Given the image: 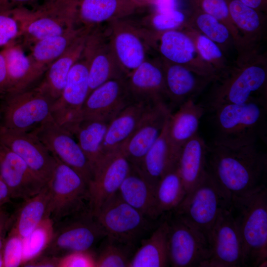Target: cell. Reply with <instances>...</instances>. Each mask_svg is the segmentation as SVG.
Listing matches in <instances>:
<instances>
[{
  "mask_svg": "<svg viewBox=\"0 0 267 267\" xmlns=\"http://www.w3.org/2000/svg\"><path fill=\"white\" fill-rule=\"evenodd\" d=\"M206 170L230 197L242 195L266 185L267 154L251 144L230 147L208 145Z\"/></svg>",
  "mask_w": 267,
  "mask_h": 267,
  "instance_id": "1",
  "label": "cell"
},
{
  "mask_svg": "<svg viewBox=\"0 0 267 267\" xmlns=\"http://www.w3.org/2000/svg\"><path fill=\"white\" fill-rule=\"evenodd\" d=\"M206 105L210 111L223 105L267 99V58L253 49L238 53L234 65L218 75L212 83Z\"/></svg>",
  "mask_w": 267,
  "mask_h": 267,
  "instance_id": "2",
  "label": "cell"
},
{
  "mask_svg": "<svg viewBox=\"0 0 267 267\" xmlns=\"http://www.w3.org/2000/svg\"><path fill=\"white\" fill-rule=\"evenodd\" d=\"M211 112L213 143L240 147L267 141V99H256L239 104L220 106Z\"/></svg>",
  "mask_w": 267,
  "mask_h": 267,
  "instance_id": "3",
  "label": "cell"
},
{
  "mask_svg": "<svg viewBox=\"0 0 267 267\" xmlns=\"http://www.w3.org/2000/svg\"><path fill=\"white\" fill-rule=\"evenodd\" d=\"M230 209L242 241L243 267H267L266 186L231 196Z\"/></svg>",
  "mask_w": 267,
  "mask_h": 267,
  "instance_id": "4",
  "label": "cell"
},
{
  "mask_svg": "<svg viewBox=\"0 0 267 267\" xmlns=\"http://www.w3.org/2000/svg\"><path fill=\"white\" fill-rule=\"evenodd\" d=\"M79 1L45 0L34 9L14 7L21 23L24 44L31 45L39 40L79 27L77 24Z\"/></svg>",
  "mask_w": 267,
  "mask_h": 267,
  "instance_id": "5",
  "label": "cell"
},
{
  "mask_svg": "<svg viewBox=\"0 0 267 267\" xmlns=\"http://www.w3.org/2000/svg\"><path fill=\"white\" fill-rule=\"evenodd\" d=\"M230 198L206 170L202 179L172 212L201 232L208 240L218 216L230 206Z\"/></svg>",
  "mask_w": 267,
  "mask_h": 267,
  "instance_id": "6",
  "label": "cell"
},
{
  "mask_svg": "<svg viewBox=\"0 0 267 267\" xmlns=\"http://www.w3.org/2000/svg\"><path fill=\"white\" fill-rule=\"evenodd\" d=\"M55 158V166L47 183L49 197L47 217L53 223L90 210L88 183L77 171Z\"/></svg>",
  "mask_w": 267,
  "mask_h": 267,
  "instance_id": "7",
  "label": "cell"
},
{
  "mask_svg": "<svg viewBox=\"0 0 267 267\" xmlns=\"http://www.w3.org/2000/svg\"><path fill=\"white\" fill-rule=\"evenodd\" d=\"M0 127L30 132L51 117L53 101L36 86L0 97Z\"/></svg>",
  "mask_w": 267,
  "mask_h": 267,
  "instance_id": "8",
  "label": "cell"
},
{
  "mask_svg": "<svg viewBox=\"0 0 267 267\" xmlns=\"http://www.w3.org/2000/svg\"><path fill=\"white\" fill-rule=\"evenodd\" d=\"M105 234L90 210L53 223L50 241L41 254L61 258L75 251L90 250Z\"/></svg>",
  "mask_w": 267,
  "mask_h": 267,
  "instance_id": "9",
  "label": "cell"
},
{
  "mask_svg": "<svg viewBox=\"0 0 267 267\" xmlns=\"http://www.w3.org/2000/svg\"><path fill=\"white\" fill-rule=\"evenodd\" d=\"M164 216L169 225L168 253L170 266L207 267L210 257L206 237L172 212Z\"/></svg>",
  "mask_w": 267,
  "mask_h": 267,
  "instance_id": "10",
  "label": "cell"
},
{
  "mask_svg": "<svg viewBox=\"0 0 267 267\" xmlns=\"http://www.w3.org/2000/svg\"><path fill=\"white\" fill-rule=\"evenodd\" d=\"M107 239L133 246L153 221L123 200L118 193L94 216Z\"/></svg>",
  "mask_w": 267,
  "mask_h": 267,
  "instance_id": "11",
  "label": "cell"
},
{
  "mask_svg": "<svg viewBox=\"0 0 267 267\" xmlns=\"http://www.w3.org/2000/svg\"><path fill=\"white\" fill-rule=\"evenodd\" d=\"M144 32L150 49L156 51L162 59L203 76L217 77L216 70L201 58L192 39L182 30Z\"/></svg>",
  "mask_w": 267,
  "mask_h": 267,
  "instance_id": "12",
  "label": "cell"
},
{
  "mask_svg": "<svg viewBox=\"0 0 267 267\" xmlns=\"http://www.w3.org/2000/svg\"><path fill=\"white\" fill-rule=\"evenodd\" d=\"M89 92L88 64L81 55L71 68L60 96L53 102L52 119L73 134L82 120V109Z\"/></svg>",
  "mask_w": 267,
  "mask_h": 267,
  "instance_id": "13",
  "label": "cell"
},
{
  "mask_svg": "<svg viewBox=\"0 0 267 267\" xmlns=\"http://www.w3.org/2000/svg\"><path fill=\"white\" fill-rule=\"evenodd\" d=\"M131 167L132 164L122 146L105 153L96 164L88 184L89 208L94 216L107 201L118 192Z\"/></svg>",
  "mask_w": 267,
  "mask_h": 267,
  "instance_id": "14",
  "label": "cell"
},
{
  "mask_svg": "<svg viewBox=\"0 0 267 267\" xmlns=\"http://www.w3.org/2000/svg\"><path fill=\"white\" fill-rule=\"evenodd\" d=\"M105 24L113 53L127 77L148 57L150 48L145 36L130 17Z\"/></svg>",
  "mask_w": 267,
  "mask_h": 267,
  "instance_id": "15",
  "label": "cell"
},
{
  "mask_svg": "<svg viewBox=\"0 0 267 267\" xmlns=\"http://www.w3.org/2000/svg\"><path fill=\"white\" fill-rule=\"evenodd\" d=\"M30 132L55 158L77 171L89 184L93 169L72 133L58 125L52 118Z\"/></svg>",
  "mask_w": 267,
  "mask_h": 267,
  "instance_id": "16",
  "label": "cell"
},
{
  "mask_svg": "<svg viewBox=\"0 0 267 267\" xmlns=\"http://www.w3.org/2000/svg\"><path fill=\"white\" fill-rule=\"evenodd\" d=\"M82 56L88 64L89 93L109 80L126 78L112 50L106 24L90 29Z\"/></svg>",
  "mask_w": 267,
  "mask_h": 267,
  "instance_id": "17",
  "label": "cell"
},
{
  "mask_svg": "<svg viewBox=\"0 0 267 267\" xmlns=\"http://www.w3.org/2000/svg\"><path fill=\"white\" fill-rule=\"evenodd\" d=\"M208 241L211 255L207 267H243L242 241L230 206L218 216Z\"/></svg>",
  "mask_w": 267,
  "mask_h": 267,
  "instance_id": "18",
  "label": "cell"
},
{
  "mask_svg": "<svg viewBox=\"0 0 267 267\" xmlns=\"http://www.w3.org/2000/svg\"><path fill=\"white\" fill-rule=\"evenodd\" d=\"M0 141L20 156L33 173L47 184L56 159L35 135L0 127Z\"/></svg>",
  "mask_w": 267,
  "mask_h": 267,
  "instance_id": "19",
  "label": "cell"
},
{
  "mask_svg": "<svg viewBox=\"0 0 267 267\" xmlns=\"http://www.w3.org/2000/svg\"><path fill=\"white\" fill-rule=\"evenodd\" d=\"M126 84L133 102L169 105L160 57L152 59L147 57L126 78Z\"/></svg>",
  "mask_w": 267,
  "mask_h": 267,
  "instance_id": "20",
  "label": "cell"
},
{
  "mask_svg": "<svg viewBox=\"0 0 267 267\" xmlns=\"http://www.w3.org/2000/svg\"><path fill=\"white\" fill-rule=\"evenodd\" d=\"M132 102L127 90L126 78L109 80L89 94L82 109V119L109 122Z\"/></svg>",
  "mask_w": 267,
  "mask_h": 267,
  "instance_id": "21",
  "label": "cell"
},
{
  "mask_svg": "<svg viewBox=\"0 0 267 267\" xmlns=\"http://www.w3.org/2000/svg\"><path fill=\"white\" fill-rule=\"evenodd\" d=\"M172 112L166 103L153 105L147 110L134 132L121 146L133 165H139L144 155L160 136Z\"/></svg>",
  "mask_w": 267,
  "mask_h": 267,
  "instance_id": "22",
  "label": "cell"
},
{
  "mask_svg": "<svg viewBox=\"0 0 267 267\" xmlns=\"http://www.w3.org/2000/svg\"><path fill=\"white\" fill-rule=\"evenodd\" d=\"M0 174L12 199H28L38 194L46 185L20 156L0 141Z\"/></svg>",
  "mask_w": 267,
  "mask_h": 267,
  "instance_id": "23",
  "label": "cell"
},
{
  "mask_svg": "<svg viewBox=\"0 0 267 267\" xmlns=\"http://www.w3.org/2000/svg\"><path fill=\"white\" fill-rule=\"evenodd\" d=\"M168 101L178 108L195 98L216 78L197 74L187 68L160 58Z\"/></svg>",
  "mask_w": 267,
  "mask_h": 267,
  "instance_id": "24",
  "label": "cell"
},
{
  "mask_svg": "<svg viewBox=\"0 0 267 267\" xmlns=\"http://www.w3.org/2000/svg\"><path fill=\"white\" fill-rule=\"evenodd\" d=\"M148 6L134 0H79L77 24L92 28L113 20L131 17Z\"/></svg>",
  "mask_w": 267,
  "mask_h": 267,
  "instance_id": "25",
  "label": "cell"
},
{
  "mask_svg": "<svg viewBox=\"0 0 267 267\" xmlns=\"http://www.w3.org/2000/svg\"><path fill=\"white\" fill-rule=\"evenodd\" d=\"M205 111L203 105L190 99L169 115L167 123V137L171 156L176 162L182 147L198 133Z\"/></svg>",
  "mask_w": 267,
  "mask_h": 267,
  "instance_id": "26",
  "label": "cell"
},
{
  "mask_svg": "<svg viewBox=\"0 0 267 267\" xmlns=\"http://www.w3.org/2000/svg\"><path fill=\"white\" fill-rule=\"evenodd\" d=\"M90 29L86 28L68 49L48 66L43 79L36 86L53 102L60 96L71 68L81 57Z\"/></svg>",
  "mask_w": 267,
  "mask_h": 267,
  "instance_id": "27",
  "label": "cell"
},
{
  "mask_svg": "<svg viewBox=\"0 0 267 267\" xmlns=\"http://www.w3.org/2000/svg\"><path fill=\"white\" fill-rule=\"evenodd\" d=\"M1 50L6 61L8 77V89L5 93L29 89L44 74V72L34 64L17 42L6 45Z\"/></svg>",
  "mask_w": 267,
  "mask_h": 267,
  "instance_id": "28",
  "label": "cell"
},
{
  "mask_svg": "<svg viewBox=\"0 0 267 267\" xmlns=\"http://www.w3.org/2000/svg\"><path fill=\"white\" fill-rule=\"evenodd\" d=\"M230 18L239 32L244 51L257 49L265 32V13L238 0H225Z\"/></svg>",
  "mask_w": 267,
  "mask_h": 267,
  "instance_id": "29",
  "label": "cell"
},
{
  "mask_svg": "<svg viewBox=\"0 0 267 267\" xmlns=\"http://www.w3.org/2000/svg\"><path fill=\"white\" fill-rule=\"evenodd\" d=\"M152 105L132 102L109 122L102 144L104 154L118 148L128 139Z\"/></svg>",
  "mask_w": 267,
  "mask_h": 267,
  "instance_id": "30",
  "label": "cell"
},
{
  "mask_svg": "<svg viewBox=\"0 0 267 267\" xmlns=\"http://www.w3.org/2000/svg\"><path fill=\"white\" fill-rule=\"evenodd\" d=\"M207 147L198 133L179 151L177 167L186 194L199 182L206 172Z\"/></svg>",
  "mask_w": 267,
  "mask_h": 267,
  "instance_id": "31",
  "label": "cell"
},
{
  "mask_svg": "<svg viewBox=\"0 0 267 267\" xmlns=\"http://www.w3.org/2000/svg\"><path fill=\"white\" fill-rule=\"evenodd\" d=\"M155 189V186L144 177L137 167L132 164L131 170L117 193L125 202L154 221Z\"/></svg>",
  "mask_w": 267,
  "mask_h": 267,
  "instance_id": "32",
  "label": "cell"
},
{
  "mask_svg": "<svg viewBox=\"0 0 267 267\" xmlns=\"http://www.w3.org/2000/svg\"><path fill=\"white\" fill-rule=\"evenodd\" d=\"M160 222L150 237L143 240L129 263V267L170 266L168 253V222Z\"/></svg>",
  "mask_w": 267,
  "mask_h": 267,
  "instance_id": "33",
  "label": "cell"
},
{
  "mask_svg": "<svg viewBox=\"0 0 267 267\" xmlns=\"http://www.w3.org/2000/svg\"><path fill=\"white\" fill-rule=\"evenodd\" d=\"M186 194L177 164L159 180L155 189V220L174 210Z\"/></svg>",
  "mask_w": 267,
  "mask_h": 267,
  "instance_id": "34",
  "label": "cell"
},
{
  "mask_svg": "<svg viewBox=\"0 0 267 267\" xmlns=\"http://www.w3.org/2000/svg\"><path fill=\"white\" fill-rule=\"evenodd\" d=\"M86 28L77 27L63 34L39 40L31 45L29 54L34 64L44 72Z\"/></svg>",
  "mask_w": 267,
  "mask_h": 267,
  "instance_id": "35",
  "label": "cell"
},
{
  "mask_svg": "<svg viewBox=\"0 0 267 267\" xmlns=\"http://www.w3.org/2000/svg\"><path fill=\"white\" fill-rule=\"evenodd\" d=\"M49 190L47 184L38 194L23 202L14 214L11 228L22 238L27 236L47 217L49 202Z\"/></svg>",
  "mask_w": 267,
  "mask_h": 267,
  "instance_id": "36",
  "label": "cell"
},
{
  "mask_svg": "<svg viewBox=\"0 0 267 267\" xmlns=\"http://www.w3.org/2000/svg\"><path fill=\"white\" fill-rule=\"evenodd\" d=\"M167 120L160 136L137 167L144 177L155 186L161 178L177 164L172 158L170 150L167 137Z\"/></svg>",
  "mask_w": 267,
  "mask_h": 267,
  "instance_id": "37",
  "label": "cell"
},
{
  "mask_svg": "<svg viewBox=\"0 0 267 267\" xmlns=\"http://www.w3.org/2000/svg\"><path fill=\"white\" fill-rule=\"evenodd\" d=\"M109 122L97 119H82L73 135L92 169L105 154L102 144Z\"/></svg>",
  "mask_w": 267,
  "mask_h": 267,
  "instance_id": "38",
  "label": "cell"
},
{
  "mask_svg": "<svg viewBox=\"0 0 267 267\" xmlns=\"http://www.w3.org/2000/svg\"><path fill=\"white\" fill-rule=\"evenodd\" d=\"M187 24L218 44L224 52L234 43L228 28L217 18L201 10L191 0Z\"/></svg>",
  "mask_w": 267,
  "mask_h": 267,
  "instance_id": "39",
  "label": "cell"
},
{
  "mask_svg": "<svg viewBox=\"0 0 267 267\" xmlns=\"http://www.w3.org/2000/svg\"><path fill=\"white\" fill-rule=\"evenodd\" d=\"M188 14L177 8L153 12L137 20H133L142 30L150 33L181 29L187 24Z\"/></svg>",
  "mask_w": 267,
  "mask_h": 267,
  "instance_id": "40",
  "label": "cell"
},
{
  "mask_svg": "<svg viewBox=\"0 0 267 267\" xmlns=\"http://www.w3.org/2000/svg\"><path fill=\"white\" fill-rule=\"evenodd\" d=\"M181 30L191 38L201 58L213 67L218 75L228 68L229 65L225 53L218 44L191 27L187 23Z\"/></svg>",
  "mask_w": 267,
  "mask_h": 267,
  "instance_id": "41",
  "label": "cell"
},
{
  "mask_svg": "<svg viewBox=\"0 0 267 267\" xmlns=\"http://www.w3.org/2000/svg\"><path fill=\"white\" fill-rule=\"evenodd\" d=\"M53 222L49 218L44 219L23 238V263L40 255L46 248L52 236Z\"/></svg>",
  "mask_w": 267,
  "mask_h": 267,
  "instance_id": "42",
  "label": "cell"
},
{
  "mask_svg": "<svg viewBox=\"0 0 267 267\" xmlns=\"http://www.w3.org/2000/svg\"><path fill=\"white\" fill-rule=\"evenodd\" d=\"M192 0L201 10L217 18L228 28L238 52L244 49L242 38L230 18L225 0Z\"/></svg>",
  "mask_w": 267,
  "mask_h": 267,
  "instance_id": "43",
  "label": "cell"
},
{
  "mask_svg": "<svg viewBox=\"0 0 267 267\" xmlns=\"http://www.w3.org/2000/svg\"><path fill=\"white\" fill-rule=\"evenodd\" d=\"M107 243L96 257V267H127L131 246L118 243L107 239Z\"/></svg>",
  "mask_w": 267,
  "mask_h": 267,
  "instance_id": "44",
  "label": "cell"
},
{
  "mask_svg": "<svg viewBox=\"0 0 267 267\" xmlns=\"http://www.w3.org/2000/svg\"><path fill=\"white\" fill-rule=\"evenodd\" d=\"M20 21L14 7H7L0 11V47H3L21 38Z\"/></svg>",
  "mask_w": 267,
  "mask_h": 267,
  "instance_id": "45",
  "label": "cell"
},
{
  "mask_svg": "<svg viewBox=\"0 0 267 267\" xmlns=\"http://www.w3.org/2000/svg\"><path fill=\"white\" fill-rule=\"evenodd\" d=\"M23 238L11 228L2 247L3 267H17L23 263Z\"/></svg>",
  "mask_w": 267,
  "mask_h": 267,
  "instance_id": "46",
  "label": "cell"
},
{
  "mask_svg": "<svg viewBox=\"0 0 267 267\" xmlns=\"http://www.w3.org/2000/svg\"><path fill=\"white\" fill-rule=\"evenodd\" d=\"M58 267H96V257L90 250L71 252L60 258Z\"/></svg>",
  "mask_w": 267,
  "mask_h": 267,
  "instance_id": "47",
  "label": "cell"
},
{
  "mask_svg": "<svg viewBox=\"0 0 267 267\" xmlns=\"http://www.w3.org/2000/svg\"><path fill=\"white\" fill-rule=\"evenodd\" d=\"M14 221V214L8 213L5 205L0 206V250L3 247L6 237Z\"/></svg>",
  "mask_w": 267,
  "mask_h": 267,
  "instance_id": "48",
  "label": "cell"
},
{
  "mask_svg": "<svg viewBox=\"0 0 267 267\" xmlns=\"http://www.w3.org/2000/svg\"><path fill=\"white\" fill-rule=\"evenodd\" d=\"M60 258L40 254L24 263L26 267H58Z\"/></svg>",
  "mask_w": 267,
  "mask_h": 267,
  "instance_id": "49",
  "label": "cell"
},
{
  "mask_svg": "<svg viewBox=\"0 0 267 267\" xmlns=\"http://www.w3.org/2000/svg\"><path fill=\"white\" fill-rule=\"evenodd\" d=\"M8 89V77L4 55L0 51V97L4 95Z\"/></svg>",
  "mask_w": 267,
  "mask_h": 267,
  "instance_id": "50",
  "label": "cell"
},
{
  "mask_svg": "<svg viewBox=\"0 0 267 267\" xmlns=\"http://www.w3.org/2000/svg\"><path fill=\"white\" fill-rule=\"evenodd\" d=\"M177 0H149L150 6L157 11H166L177 8Z\"/></svg>",
  "mask_w": 267,
  "mask_h": 267,
  "instance_id": "51",
  "label": "cell"
},
{
  "mask_svg": "<svg viewBox=\"0 0 267 267\" xmlns=\"http://www.w3.org/2000/svg\"><path fill=\"white\" fill-rule=\"evenodd\" d=\"M12 200L7 186L0 174V206L9 203Z\"/></svg>",
  "mask_w": 267,
  "mask_h": 267,
  "instance_id": "52",
  "label": "cell"
},
{
  "mask_svg": "<svg viewBox=\"0 0 267 267\" xmlns=\"http://www.w3.org/2000/svg\"><path fill=\"white\" fill-rule=\"evenodd\" d=\"M244 4L264 13L267 12V0H238Z\"/></svg>",
  "mask_w": 267,
  "mask_h": 267,
  "instance_id": "53",
  "label": "cell"
},
{
  "mask_svg": "<svg viewBox=\"0 0 267 267\" xmlns=\"http://www.w3.org/2000/svg\"><path fill=\"white\" fill-rule=\"evenodd\" d=\"M4 3L7 4L10 6L14 7V5L16 6H20L22 4L29 3L34 2L37 0H1ZM16 7V6H15Z\"/></svg>",
  "mask_w": 267,
  "mask_h": 267,
  "instance_id": "54",
  "label": "cell"
},
{
  "mask_svg": "<svg viewBox=\"0 0 267 267\" xmlns=\"http://www.w3.org/2000/svg\"><path fill=\"white\" fill-rule=\"evenodd\" d=\"M0 267H3L2 248L0 250Z\"/></svg>",
  "mask_w": 267,
  "mask_h": 267,
  "instance_id": "55",
  "label": "cell"
},
{
  "mask_svg": "<svg viewBox=\"0 0 267 267\" xmlns=\"http://www.w3.org/2000/svg\"><path fill=\"white\" fill-rule=\"evenodd\" d=\"M8 6H9L8 5L6 4L2 0H0V11Z\"/></svg>",
  "mask_w": 267,
  "mask_h": 267,
  "instance_id": "56",
  "label": "cell"
},
{
  "mask_svg": "<svg viewBox=\"0 0 267 267\" xmlns=\"http://www.w3.org/2000/svg\"><path fill=\"white\" fill-rule=\"evenodd\" d=\"M138 1H140L147 4L148 6H150L149 0H134Z\"/></svg>",
  "mask_w": 267,
  "mask_h": 267,
  "instance_id": "57",
  "label": "cell"
}]
</instances>
